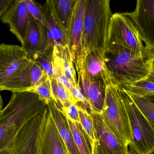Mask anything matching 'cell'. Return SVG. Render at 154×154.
Returning <instances> with one entry per match:
<instances>
[{"label": "cell", "mask_w": 154, "mask_h": 154, "mask_svg": "<svg viewBox=\"0 0 154 154\" xmlns=\"http://www.w3.org/2000/svg\"><path fill=\"white\" fill-rule=\"evenodd\" d=\"M47 106L36 93H12L0 113V152L10 149L23 126Z\"/></svg>", "instance_id": "1"}, {"label": "cell", "mask_w": 154, "mask_h": 154, "mask_svg": "<svg viewBox=\"0 0 154 154\" xmlns=\"http://www.w3.org/2000/svg\"><path fill=\"white\" fill-rule=\"evenodd\" d=\"M146 56L120 45L108 46L105 61L112 82L128 86L147 78Z\"/></svg>", "instance_id": "2"}, {"label": "cell", "mask_w": 154, "mask_h": 154, "mask_svg": "<svg viewBox=\"0 0 154 154\" xmlns=\"http://www.w3.org/2000/svg\"><path fill=\"white\" fill-rule=\"evenodd\" d=\"M112 15L109 0H88L80 58H84L93 51L105 55Z\"/></svg>", "instance_id": "3"}, {"label": "cell", "mask_w": 154, "mask_h": 154, "mask_svg": "<svg viewBox=\"0 0 154 154\" xmlns=\"http://www.w3.org/2000/svg\"><path fill=\"white\" fill-rule=\"evenodd\" d=\"M100 115L106 126L119 141L129 146L132 141L129 117L119 87L113 83L107 86Z\"/></svg>", "instance_id": "4"}, {"label": "cell", "mask_w": 154, "mask_h": 154, "mask_svg": "<svg viewBox=\"0 0 154 154\" xmlns=\"http://www.w3.org/2000/svg\"><path fill=\"white\" fill-rule=\"evenodd\" d=\"M119 88L130 120L132 141L129 148L131 153L154 154V124L139 109L131 96L123 89Z\"/></svg>", "instance_id": "5"}, {"label": "cell", "mask_w": 154, "mask_h": 154, "mask_svg": "<svg viewBox=\"0 0 154 154\" xmlns=\"http://www.w3.org/2000/svg\"><path fill=\"white\" fill-rule=\"evenodd\" d=\"M120 45L146 56L143 44L133 21L127 13L114 14L111 17L108 46Z\"/></svg>", "instance_id": "6"}, {"label": "cell", "mask_w": 154, "mask_h": 154, "mask_svg": "<svg viewBox=\"0 0 154 154\" xmlns=\"http://www.w3.org/2000/svg\"><path fill=\"white\" fill-rule=\"evenodd\" d=\"M48 112L47 105L23 126L9 149V154H40L41 137Z\"/></svg>", "instance_id": "7"}, {"label": "cell", "mask_w": 154, "mask_h": 154, "mask_svg": "<svg viewBox=\"0 0 154 154\" xmlns=\"http://www.w3.org/2000/svg\"><path fill=\"white\" fill-rule=\"evenodd\" d=\"M45 73L35 60L27 58L9 77L0 88L13 92L31 91Z\"/></svg>", "instance_id": "8"}, {"label": "cell", "mask_w": 154, "mask_h": 154, "mask_svg": "<svg viewBox=\"0 0 154 154\" xmlns=\"http://www.w3.org/2000/svg\"><path fill=\"white\" fill-rule=\"evenodd\" d=\"M94 127L93 154H132L129 146L122 144L108 128L100 114L88 109Z\"/></svg>", "instance_id": "9"}, {"label": "cell", "mask_w": 154, "mask_h": 154, "mask_svg": "<svg viewBox=\"0 0 154 154\" xmlns=\"http://www.w3.org/2000/svg\"><path fill=\"white\" fill-rule=\"evenodd\" d=\"M147 50L154 49V0H138L134 11L127 12Z\"/></svg>", "instance_id": "10"}, {"label": "cell", "mask_w": 154, "mask_h": 154, "mask_svg": "<svg viewBox=\"0 0 154 154\" xmlns=\"http://www.w3.org/2000/svg\"><path fill=\"white\" fill-rule=\"evenodd\" d=\"M75 66L78 76L77 83L89 105L90 109L101 114L105 102L107 86L89 77L80 64H75Z\"/></svg>", "instance_id": "11"}, {"label": "cell", "mask_w": 154, "mask_h": 154, "mask_svg": "<svg viewBox=\"0 0 154 154\" xmlns=\"http://www.w3.org/2000/svg\"><path fill=\"white\" fill-rule=\"evenodd\" d=\"M88 0H75L68 31V46L73 61L81 57V43Z\"/></svg>", "instance_id": "12"}, {"label": "cell", "mask_w": 154, "mask_h": 154, "mask_svg": "<svg viewBox=\"0 0 154 154\" xmlns=\"http://www.w3.org/2000/svg\"><path fill=\"white\" fill-rule=\"evenodd\" d=\"M31 16L25 0H13L8 9L0 16V19L2 22L9 25L10 31L22 44Z\"/></svg>", "instance_id": "13"}, {"label": "cell", "mask_w": 154, "mask_h": 154, "mask_svg": "<svg viewBox=\"0 0 154 154\" xmlns=\"http://www.w3.org/2000/svg\"><path fill=\"white\" fill-rule=\"evenodd\" d=\"M27 58L35 60L37 55L49 50L45 27L31 16L27 24L25 38L22 44Z\"/></svg>", "instance_id": "14"}, {"label": "cell", "mask_w": 154, "mask_h": 154, "mask_svg": "<svg viewBox=\"0 0 154 154\" xmlns=\"http://www.w3.org/2000/svg\"><path fill=\"white\" fill-rule=\"evenodd\" d=\"M27 58L21 46L0 44V88Z\"/></svg>", "instance_id": "15"}, {"label": "cell", "mask_w": 154, "mask_h": 154, "mask_svg": "<svg viewBox=\"0 0 154 154\" xmlns=\"http://www.w3.org/2000/svg\"><path fill=\"white\" fill-rule=\"evenodd\" d=\"M40 154H68L48 109L41 137Z\"/></svg>", "instance_id": "16"}, {"label": "cell", "mask_w": 154, "mask_h": 154, "mask_svg": "<svg viewBox=\"0 0 154 154\" xmlns=\"http://www.w3.org/2000/svg\"><path fill=\"white\" fill-rule=\"evenodd\" d=\"M75 64H80L91 78L100 81L106 86L113 84L105 63V55L98 52H91L84 58L76 61Z\"/></svg>", "instance_id": "17"}, {"label": "cell", "mask_w": 154, "mask_h": 154, "mask_svg": "<svg viewBox=\"0 0 154 154\" xmlns=\"http://www.w3.org/2000/svg\"><path fill=\"white\" fill-rule=\"evenodd\" d=\"M42 11L47 18L48 27L46 30L50 49L55 46H68V38L55 15L51 0L44 4Z\"/></svg>", "instance_id": "18"}, {"label": "cell", "mask_w": 154, "mask_h": 154, "mask_svg": "<svg viewBox=\"0 0 154 154\" xmlns=\"http://www.w3.org/2000/svg\"><path fill=\"white\" fill-rule=\"evenodd\" d=\"M47 105L60 134L66 144L68 154H80L75 144L71 129L65 115L59 108L54 100L49 102Z\"/></svg>", "instance_id": "19"}, {"label": "cell", "mask_w": 154, "mask_h": 154, "mask_svg": "<svg viewBox=\"0 0 154 154\" xmlns=\"http://www.w3.org/2000/svg\"><path fill=\"white\" fill-rule=\"evenodd\" d=\"M52 55L53 58L69 80L73 86L76 85V71L69 46H55L53 48Z\"/></svg>", "instance_id": "20"}, {"label": "cell", "mask_w": 154, "mask_h": 154, "mask_svg": "<svg viewBox=\"0 0 154 154\" xmlns=\"http://www.w3.org/2000/svg\"><path fill=\"white\" fill-rule=\"evenodd\" d=\"M75 144L80 154H93V143L80 123L67 118Z\"/></svg>", "instance_id": "21"}, {"label": "cell", "mask_w": 154, "mask_h": 154, "mask_svg": "<svg viewBox=\"0 0 154 154\" xmlns=\"http://www.w3.org/2000/svg\"><path fill=\"white\" fill-rule=\"evenodd\" d=\"M55 15L67 35L75 0H51Z\"/></svg>", "instance_id": "22"}, {"label": "cell", "mask_w": 154, "mask_h": 154, "mask_svg": "<svg viewBox=\"0 0 154 154\" xmlns=\"http://www.w3.org/2000/svg\"><path fill=\"white\" fill-rule=\"evenodd\" d=\"M51 85L54 101L60 110L78 103L71 92L60 85L55 78L51 80Z\"/></svg>", "instance_id": "23"}, {"label": "cell", "mask_w": 154, "mask_h": 154, "mask_svg": "<svg viewBox=\"0 0 154 154\" xmlns=\"http://www.w3.org/2000/svg\"><path fill=\"white\" fill-rule=\"evenodd\" d=\"M119 87L130 95L138 97L154 96V82L147 78L130 85Z\"/></svg>", "instance_id": "24"}, {"label": "cell", "mask_w": 154, "mask_h": 154, "mask_svg": "<svg viewBox=\"0 0 154 154\" xmlns=\"http://www.w3.org/2000/svg\"><path fill=\"white\" fill-rule=\"evenodd\" d=\"M30 92L36 93L47 104L54 100L51 81L46 74H45L42 80L34 87Z\"/></svg>", "instance_id": "25"}, {"label": "cell", "mask_w": 154, "mask_h": 154, "mask_svg": "<svg viewBox=\"0 0 154 154\" xmlns=\"http://www.w3.org/2000/svg\"><path fill=\"white\" fill-rule=\"evenodd\" d=\"M78 103L79 105V112L80 123L92 141L93 146L95 137L93 118L88 109L82 106L79 103Z\"/></svg>", "instance_id": "26"}, {"label": "cell", "mask_w": 154, "mask_h": 154, "mask_svg": "<svg viewBox=\"0 0 154 154\" xmlns=\"http://www.w3.org/2000/svg\"><path fill=\"white\" fill-rule=\"evenodd\" d=\"M53 50L37 55L35 60L38 62L44 73L49 78L51 81L54 78L53 70Z\"/></svg>", "instance_id": "27"}, {"label": "cell", "mask_w": 154, "mask_h": 154, "mask_svg": "<svg viewBox=\"0 0 154 154\" xmlns=\"http://www.w3.org/2000/svg\"><path fill=\"white\" fill-rule=\"evenodd\" d=\"M25 2L31 15L47 29L48 27V20L42 11V6L32 0H25Z\"/></svg>", "instance_id": "28"}, {"label": "cell", "mask_w": 154, "mask_h": 154, "mask_svg": "<svg viewBox=\"0 0 154 154\" xmlns=\"http://www.w3.org/2000/svg\"><path fill=\"white\" fill-rule=\"evenodd\" d=\"M129 95L144 115L154 124V103L147 98Z\"/></svg>", "instance_id": "29"}, {"label": "cell", "mask_w": 154, "mask_h": 154, "mask_svg": "<svg viewBox=\"0 0 154 154\" xmlns=\"http://www.w3.org/2000/svg\"><path fill=\"white\" fill-rule=\"evenodd\" d=\"M79 108V104L76 103L72 104L68 107L63 108L61 111L67 118L78 123H80Z\"/></svg>", "instance_id": "30"}, {"label": "cell", "mask_w": 154, "mask_h": 154, "mask_svg": "<svg viewBox=\"0 0 154 154\" xmlns=\"http://www.w3.org/2000/svg\"><path fill=\"white\" fill-rule=\"evenodd\" d=\"M146 63L148 68L147 78L154 82V49L147 50Z\"/></svg>", "instance_id": "31"}, {"label": "cell", "mask_w": 154, "mask_h": 154, "mask_svg": "<svg viewBox=\"0 0 154 154\" xmlns=\"http://www.w3.org/2000/svg\"><path fill=\"white\" fill-rule=\"evenodd\" d=\"M13 0H0V16L8 9Z\"/></svg>", "instance_id": "32"}, {"label": "cell", "mask_w": 154, "mask_h": 154, "mask_svg": "<svg viewBox=\"0 0 154 154\" xmlns=\"http://www.w3.org/2000/svg\"><path fill=\"white\" fill-rule=\"evenodd\" d=\"M3 102L2 99L1 94H0V113H1L2 110L3 109Z\"/></svg>", "instance_id": "33"}, {"label": "cell", "mask_w": 154, "mask_h": 154, "mask_svg": "<svg viewBox=\"0 0 154 154\" xmlns=\"http://www.w3.org/2000/svg\"><path fill=\"white\" fill-rule=\"evenodd\" d=\"M9 149L3 150L0 152V154H9Z\"/></svg>", "instance_id": "34"}, {"label": "cell", "mask_w": 154, "mask_h": 154, "mask_svg": "<svg viewBox=\"0 0 154 154\" xmlns=\"http://www.w3.org/2000/svg\"><path fill=\"white\" fill-rule=\"evenodd\" d=\"M149 99L151 101H152L153 103H154V96H152L149 97H146Z\"/></svg>", "instance_id": "35"}]
</instances>
